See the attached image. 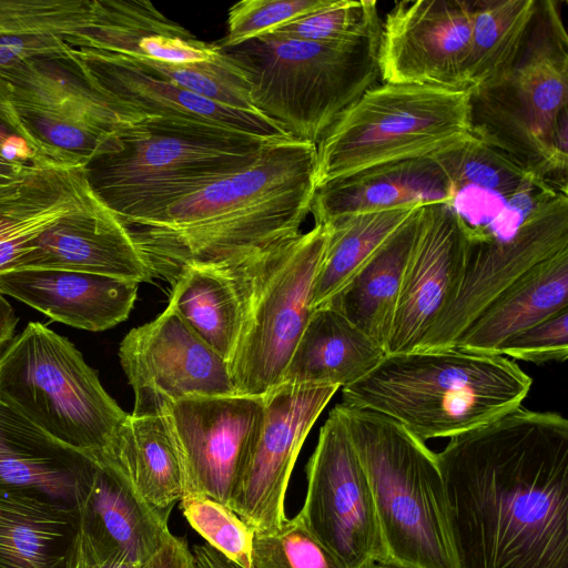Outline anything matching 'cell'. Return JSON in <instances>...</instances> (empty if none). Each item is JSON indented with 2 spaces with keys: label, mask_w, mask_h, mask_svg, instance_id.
<instances>
[{
  "label": "cell",
  "mask_w": 568,
  "mask_h": 568,
  "mask_svg": "<svg viewBox=\"0 0 568 568\" xmlns=\"http://www.w3.org/2000/svg\"><path fill=\"white\" fill-rule=\"evenodd\" d=\"M456 568H568V420L519 406L437 453Z\"/></svg>",
  "instance_id": "cell-1"
},
{
  "label": "cell",
  "mask_w": 568,
  "mask_h": 568,
  "mask_svg": "<svg viewBox=\"0 0 568 568\" xmlns=\"http://www.w3.org/2000/svg\"><path fill=\"white\" fill-rule=\"evenodd\" d=\"M316 187V145L270 141L248 166L216 179L126 226L153 277L224 266L301 233Z\"/></svg>",
  "instance_id": "cell-2"
},
{
  "label": "cell",
  "mask_w": 568,
  "mask_h": 568,
  "mask_svg": "<svg viewBox=\"0 0 568 568\" xmlns=\"http://www.w3.org/2000/svg\"><path fill=\"white\" fill-rule=\"evenodd\" d=\"M532 379L496 354L458 348L386 354L343 387L348 407L384 414L422 440L454 437L521 406Z\"/></svg>",
  "instance_id": "cell-3"
},
{
  "label": "cell",
  "mask_w": 568,
  "mask_h": 568,
  "mask_svg": "<svg viewBox=\"0 0 568 568\" xmlns=\"http://www.w3.org/2000/svg\"><path fill=\"white\" fill-rule=\"evenodd\" d=\"M120 146L91 160L94 194L129 226L252 164L265 136L181 119L145 116L118 132Z\"/></svg>",
  "instance_id": "cell-4"
},
{
  "label": "cell",
  "mask_w": 568,
  "mask_h": 568,
  "mask_svg": "<svg viewBox=\"0 0 568 568\" xmlns=\"http://www.w3.org/2000/svg\"><path fill=\"white\" fill-rule=\"evenodd\" d=\"M469 93L473 135L568 194V37L559 2L538 0L513 68Z\"/></svg>",
  "instance_id": "cell-5"
},
{
  "label": "cell",
  "mask_w": 568,
  "mask_h": 568,
  "mask_svg": "<svg viewBox=\"0 0 568 568\" xmlns=\"http://www.w3.org/2000/svg\"><path fill=\"white\" fill-rule=\"evenodd\" d=\"M337 406L371 487L384 562L456 568L437 453L384 414Z\"/></svg>",
  "instance_id": "cell-6"
},
{
  "label": "cell",
  "mask_w": 568,
  "mask_h": 568,
  "mask_svg": "<svg viewBox=\"0 0 568 568\" xmlns=\"http://www.w3.org/2000/svg\"><path fill=\"white\" fill-rule=\"evenodd\" d=\"M379 33L356 42L267 34L225 50L246 72L255 110L287 136L316 145L379 78Z\"/></svg>",
  "instance_id": "cell-7"
},
{
  "label": "cell",
  "mask_w": 568,
  "mask_h": 568,
  "mask_svg": "<svg viewBox=\"0 0 568 568\" xmlns=\"http://www.w3.org/2000/svg\"><path fill=\"white\" fill-rule=\"evenodd\" d=\"M470 135L468 90L382 82L316 143V187L379 165L432 158Z\"/></svg>",
  "instance_id": "cell-8"
},
{
  "label": "cell",
  "mask_w": 568,
  "mask_h": 568,
  "mask_svg": "<svg viewBox=\"0 0 568 568\" xmlns=\"http://www.w3.org/2000/svg\"><path fill=\"white\" fill-rule=\"evenodd\" d=\"M0 402L92 458L109 448L128 417L75 346L38 322L0 355Z\"/></svg>",
  "instance_id": "cell-9"
},
{
  "label": "cell",
  "mask_w": 568,
  "mask_h": 568,
  "mask_svg": "<svg viewBox=\"0 0 568 568\" xmlns=\"http://www.w3.org/2000/svg\"><path fill=\"white\" fill-rule=\"evenodd\" d=\"M328 236V223H315L256 255L241 335L229 362L236 394L264 396L282 383L312 313L313 284Z\"/></svg>",
  "instance_id": "cell-10"
},
{
  "label": "cell",
  "mask_w": 568,
  "mask_h": 568,
  "mask_svg": "<svg viewBox=\"0 0 568 568\" xmlns=\"http://www.w3.org/2000/svg\"><path fill=\"white\" fill-rule=\"evenodd\" d=\"M306 476L307 491L297 514L306 528L346 568L384 562L371 487L337 405L320 430Z\"/></svg>",
  "instance_id": "cell-11"
},
{
  "label": "cell",
  "mask_w": 568,
  "mask_h": 568,
  "mask_svg": "<svg viewBox=\"0 0 568 568\" xmlns=\"http://www.w3.org/2000/svg\"><path fill=\"white\" fill-rule=\"evenodd\" d=\"M119 358L134 393L132 416L163 415L185 398L236 394L229 363L169 305L125 335Z\"/></svg>",
  "instance_id": "cell-12"
},
{
  "label": "cell",
  "mask_w": 568,
  "mask_h": 568,
  "mask_svg": "<svg viewBox=\"0 0 568 568\" xmlns=\"http://www.w3.org/2000/svg\"><path fill=\"white\" fill-rule=\"evenodd\" d=\"M339 387L281 383L267 392L260 432L236 481L230 508L254 532L278 529L302 445Z\"/></svg>",
  "instance_id": "cell-13"
},
{
  "label": "cell",
  "mask_w": 568,
  "mask_h": 568,
  "mask_svg": "<svg viewBox=\"0 0 568 568\" xmlns=\"http://www.w3.org/2000/svg\"><path fill=\"white\" fill-rule=\"evenodd\" d=\"M473 2L404 0L381 22L377 62L385 83L466 90Z\"/></svg>",
  "instance_id": "cell-14"
},
{
  "label": "cell",
  "mask_w": 568,
  "mask_h": 568,
  "mask_svg": "<svg viewBox=\"0 0 568 568\" xmlns=\"http://www.w3.org/2000/svg\"><path fill=\"white\" fill-rule=\"evenodd\" d=\"M164 414L181 454L184 495H205L229 507L262 425L263 396L185 398Z\"/></svg>",
  "instance_id": "cell-15"
},
{
  "label": "cell",
  "mask_w": 568,
  "mask_h": 568,
  "mask_svg": "<svg viewBox=\"0 0 568 568\" xmlns=\"http://www.w3.org/2000/svg\"><path fill=\"white\" fill-rule=\"evenodd\" d=\"M568 250V194L535 213L503 245L468 244L464 276L453 304L415 351L452 348L473 320L530 268Z\"/></svg>",
  "instance_id": "cell-16"
},
{
  "label": "cell",
  "mask_w": 568,
  "mask_h": 568,
  "mask_svg": "<svg viewBox=\"0 0 568 568\" xmlns=\"http://www.w3.org/2000/svg\"><path fill=\"white\" fill-rule=\"evenodd\" d=\"M467 239L453 209H420L417 239L398 295L386 354L417 348L457 296L466 264Z\"/></svg>",
  "instance_id": "cell-17"
},
{
  "label": "cell",
  "mask_w": 568,
  "mask_h": 568,
  "mask_svg": "<svg viewBox=\"0 0 568 568\" xmlns=\"http://www.w3.org/2000/svg\"><path fill=\"white\" fill-rule=\"evenodd\" d=\"M71 57L94 89L144 116L191 120L258 135L287 136L268 119L195 94L152 74L129 57L91 48H72Z\"/></svg>",
  "instance_id": "cell-18"
},
{
  "label": "cell",
  "mask_w": 568,
  "mask_h": 568,
  "mask_svg": "<svg viewBox=\"0 0 568 568\" xmlns=\"http://www.w3.org/2000/svg\"><path fill=\"white\" fill-rule=\"evenodd\" d=\"M50 268L150 282L153 277L126 225L95 194L44 230L18 270Z\"/></svg>",
  "instance_id": "cell-19"
},
{
  "label": "cell",
  "mask_w": 568,
  "mask_h": 568,
  "mask_svg": "<svg viewBox=\"0 0 568 568\" xmlns=\"http://www.w3.org/2000/svg\"><path fill=\"white\" fill-rule=\"evenodd\" d=\"M97 466L94 458L59 443L0 402V491L26 493L77 509Z\"/></svg>",
  "instance_id": "cell-20"
},
{
  "label": "cell",
  "mask_w": 568,
  "mask_h": 568,
  "mask_svg": "<svg viewBox=\"0 0 568 568\" xmlns=\"http://www.w3.org/2000/svg\"><path fill=\"white\" fill-rule=\"evenodd\" d=\"M68 43L174 65L213 62L224 55L216 43L200 40L149 0H91L87 26Z\"/></svg>",
  "instance_id": "cell-21"
},
{
  "label": "cell",
  "mask_w": 568,
  "mask_h": 568,
  "mask_svg": "<svg viewBox=\"0 0 568 568\" xmlns=\"http://www.w3.org/2000/svg\"><path fill=\"white\" fill-rule=\"evenodd\" d=\"M138 282L93 273L24 268L0 275V292L63 324L91 332L129 317Z\"/></svg>",
  "instance_id": "cell-22"
},
{
  "label": "cell",
  "mask_w": 568,
  "mask_h": 568,
  "mask_svg": "<svg viewBox=\"0 0 568 568\" xmlns=\"http://www.w3.org/2000/svg\"><path fill=\"white\" fill-rule=\"evenodd\" d=\"M453 186L434 158L367 169L318 187L311 213L315 223L381 210L449 204Z\"/></svg>",
  "instance_id": "cell-23"
},
{
  "label": "cell",
  "mask_w": 568,
  "mask_h": 568,
  "mask_svg": "<svg viewBox=\"0 0 568 568\" xmlns=\"http://www.w3.org/2000/svg\"><path fill=\"white\" fill-rule=\"evenodd\" d=\"M79 506L84 524L105 544L136 565L146 562L171 536L169 519L138 493L124 469L105 452Z\"/></svg>",
  "instance_id": "cell-24"
},
{
  "label": "cell",
  "mask_w": 568,
  "mask_h": 568,
  "mask_svg": "<svg viewBox=\"0 0 568 568\" xmlns=\"http://www.w3.org/2000/svg\"><path fill=\"white\" fill-rule=\"evenodd\" d=\"M258 253L236 264L186 268L171 284L169 306L227 363L241 335Z\"/></svg>",
  "instance_id": "cell-25"
},
{
  "label": "cell",
  "mask_w": 568,
  "mask_h": 568,
  "mask_svg": "<svg viewBox=\"0 0 568 568\" xmlns=\"http://www.w3.org/2000/svg\"><path fill=\"white\" fill-rule=\"evenodd\" d=\"M37 159L38 168L26 184L0 202V275L16 271L44 230L94 195L85 166Z\"/></svg>",
  "instance_id": "cell-26"
},
{
  "label": "cell",
  "mask_w": 568,
  "mask_h": 568,
  "mask_svg": "<svg viewBox=\"0 0 568 568\" xmlns=\"http://www.w3.org/2000/svg\"><path fill=\"white\" fill-rule=\"evenodd\" d=\"M10 87L12 103L72 116L110 132L145 118L94 89L68 58H42L0 73Z\"/></svg>",
  "instance_id": "cell-27"
},
{
  "label": "cell",
  "mask_w": 568,
  "mask_h": 568,
  "mask_svg": "<svg viewBox=\"0 0 568 568\" xmlns=\"http://www.w3.org/2000/svg\"><path fill=\"white\" fill-rule=\"evenodd\" d=\"M568 307V250L540 262L495 297L452 348L496 354L510 337Z\"/></svg>",
  "instance_id": "cell-28"
},
{
  "label": "cell",
  "mask_w": 568,
  "mask_h": 568,
  "mask_svg": "<svg viewBox=\"0 0 568 568\" xmlns=\"http://www.w3.org/2000/svg\"><path fill=\"white\" fill-rule=\"evenodd\" d=\"M385 349L325 305L312 311L282 383L349 386L372 372Z\"/></svg>",
  "instance_id": "cell-29"
},
{
  "label": "cell",
  "mask_w": 568,
  "mask_h": 568,
  "mask_svg": "<svg viewBox=\"0 0 568 568\" xmlns=\"http://www.w3.org/2000/svg\"><path fill=\"white\" fill-rule=\"evenodd\" d=\"M420 209L325 304L381 345L385 353L406 266L419 231Z\"/></svg>",
  "instance_id": "cell-30"
},
{
  "label": "cell",
  "mask_w": 568,
  "mask_h": 568,
  "mask_svg": "<svg viewBox=\"0 0 568 568\" xmlns=\"http://www.w3.org/2000/svg\"><path fill=\"white\" fill-rule=\"evenodd\" d=\"M104 452L124 469L140 496L169 519L185 494V480L168 416L128 414Z\"/></svg>",
  "instance_id": "cell-31"
},
{
  "label": "cell",
  "mask_w": 568,
  "mask_h": 568,
  "mask_svg": "<svg viewBox=\"0 0 568 568\" xmlns=\"http://www.w3.org/2000/svg\"><path fill=\"white\" fill-rule=\"evenodd\" d=\"M79 511L0 491V568H67Z\"/></svg>",
  "instance_id": "cell-32"
},
{
  "label": "cell",
  "mask_w": 568,
  "mask_h": 568,
  "mask_svg": "<svg viewBox=\"0 0 568 568\" xmlns=\"http://www.w3.org/2000/svg\"><path fill=\"white\" fill-rule=\"evenodd\" d=\"M418 207L363 212L327 222L329 236L313 284L312 311L348 284Z\"/></svg>",
  "instance_id": "cell-33"
},
{
  "label": "cell",
  "mask_w": 568,
  "mask_h": 568,
  "mask_svg": "<svg viewBox=\"0 0 568 568\" xmlns=\"http://www.w3.org/2000/svg\"><path fill=\"white\" fill-rule=\"evenodd\" d=\"M473 2V28L463 77L468 91L489 87L513 68L537 12L538 0Z\"/></svg>",
  "instance_id": "cell-34"
},
{
  "label": "cell",
  "mask_w": 568,
  "mask_h": 568,
  "mask_svg": "<svg viewBox=\"0 0 568 568\" xmlns=\"http://www.w3.org/2000/svg\"><path fill=\"white\" fill-rule=\"evenodd\" d=\"M20 123L36 154L67 165L87 164L120 146L118 132L60 113L18 109Z\"/></svg>",
  "instance_id": "cell-35"
},
{
  "label": "cell",
  "mask_w": 568,
  "mask_h": 568,
  "mask_svg": "<svg viewBox=\"0 0 568 568\" xmlns=\"http://www.w3.org/2000/svg\"><path fill=\"white\" fill-rule=\"evenodd\" d=\"M132 60L152 74L215 103L261 115L253 105L252 85L246 72L226 52L213 62L184 65Z\"/></svg>",
  "instance_id": "cell-36"
},
{
  "label": "cell",
  "mask_w": 568,
  "mask_h": 568,
  "mask_svg": "<svg viewBox=\"0 0 568 568\" xmlns=\"http://www.w3.org/2000/svg\"><path fill=\"white\" fill-rule=\"evenodd\" d=\"M374 0H336L332 6L293 20L271 34L315 42L348 43L378 34Z\"/></svg>",
  "instance_id": "cell-37"
},
{
  "label": "cell",
  "mask_w": 568,
  "mask_h": 568,
  "mask_svg": "<svg viewBox=\"0 0 568 568\" xmlns=\"http://www.w3.org/2000/svg\"><path fill=\"white\" fill-rule=\"evenodd\" d=\"M183 516L206 544L242 568H253L254 530L231 508L200 494L184 495Z\"/></svg>",
  "instance_id": "cell-38"
},
{
  "label": "cell",
  "mask_w": 568,
  "mask_h": 568,
  "mask_svg": "<svg viewBox=\"0 0 568 568\" xmlns=\"http://www.w3.org/2000/svg\"><path fill=\"white\" fill-rule=\"evenodd\" d=\"M253 568H346L296 514L271 532H255Z\"/></svg>",
  "instance_id": "cell-39"
},
{
  "label": "cell",
  "mask_w": 568,
  "mask_h": 568,
  "mask_svg": "<svg viewBox=\"0 0 568 568\" xmlns=\"http://www.w3.org/2000/svg\"><path fill=\"white\" fill-rule=\"evenodd\" d=\"M91 0H0V37L54 33L67 42L89 21Z\"/></svg>",
  "instance_id": "cell-40"
},
{
  "label": "cell",
  "mask_w": 568,
  "mask_h": 568,
  "mask_svg": "<svg viewBox=\"0 0 568 568\" xmlns=\"http://www.w3.org/2000/svg\"><path fill=\"white\" fill-rule=\"evenodd\" d=\"M336 0H242L227 13V32L216 44L222 51L271 34L286 23L332 6Z\"/></svg>",
  "instance_id": "cell-41"
},
{
  "label": "cell",
  "mask_w": 568,
  "mask_h": 568,
  "mask_svg": "<svg viewBox=\"0 0 568 568\" xmlns=\"http://www.w3.org/2000/svg\"><path fill=\"white\" fill-rule=\"evenodd\" d=\"M496 355L529 363L565 362L568 357V307L503 343Z\"/></svg>",
  "instance_id": "cell-42"
},
{
  "label": "cell",
  "mask_w": 568,
  "mask_h": 568,
  "mask_svg": "<svg viewBox=\"0 0 568 568\" xmlns=\"http://www.w3.org/2000/svg\"><path fill=\"white\" fill-rule=\"evenodd\" d=\"M141 566L133 564L121 551L100 539L79 515L78 529L67 568H140Z\"/></svg>",
  "instance_id": "cell-43"
},
{
  "label": "cell",
  "mask_w": 568,
  "mask_h": 568,
  "mask_svg": "<svg viewBox=\"0 0 568 568\" xmlns=\"http://www.w3.org/2000/svg\"><path fill=\"white\" fill-rule=\"evenodd\" d=\"M140 568H195V564L186 539L171 534L161 548Z\"/></svg>",
  "instance_id": "cell-44"
},
{
  "label": "cell",
  "mask_w": 568,
  "mask_h": 568,
  "mask_svg": "<svg viewBox=\"0 0 568 568\" xmlns=\"http://www.w3.org/2000/svg\"><path fill=\"white\" fill-rule=\"evenodd\" d=\"M18 140H24L30 145L29 138L12 103L10 87L0 78V149L9 142Z\"/></svg>",
  "instance_id": "cell-45"
},
{
  "label": "cell",
  "mask_w": 568,
  "mask_h": 568,
  "mask_svg": "<svg viewBox=\"0 0 568 568\" xmlns=\"http://www.w3.org/2000/svg\"><path fill=\"white\" fill-rule=\"evenodd\" d=\"M38 168L37 156L32 162H12L0 152V202L14 195Z\"/></svg>",
  "instance_id": "cell-46"
},
{
  "label": "cell",
  "mask_w": 568,
  "mask_h": 568,
  "mask_svg": "<svg viewBox=\"0 0 568 568\" xmlns=\"http://www.w3.org/2000/svg\"><path fill=\"white\" fill-rule=\"evenodd\" d=\"M192 554L195 568H242L207 544L195 545Z\"/></svg>",
  "instance_id": "cell-47"
},
{
  "label": "cell",
  "mask_w": 568,
  "mask_h": 568,
  "mask_svg": "<svg viewBox=\"0 0 568 568\" xmlns=\"http://www.w3.org/2000/svg\"><path fill=\"white\" fill-rule=\"evenodd\" d=\"M17 323L13 308L0 292V349L11 342Z\"/></svg>",
  "instance_id": "cell-48"
},
{
  "label": "cell",
  "mask_w": 568,
  "mask_h": 568,
  "mask_svg": "<svg viewBox=\"0 0 568 568\" xmlns=\"http://www.w3.org/2000/svg\"><path fill=\"white\" fill-rule=\"evenodd\" d=\"M365 568H405V567L386 564V562H372V564L367 565Z\"/></svg>",
  "instance_id": "cell-49"
}]
</instances>
